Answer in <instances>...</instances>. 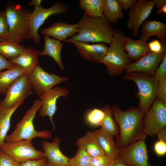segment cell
<instances>
[{"label":"cell","instance_id":"15","mask_svg":"<svg viewBox=\"0 0 166 166\" xmlns=\"http://www.w3.org/2000/svg\"><path fill=\"white\" fill-rule=\"evenodd\" d=\"M166 53V48L158 53L150 51L135 62H132L126 68L125 71L127 72H142L154 76Z\"/></svg>","mask_w":166,"mask_h":166},{"label":"cell","instance_id":"46","mask_svg":"<svg viewBox=\"0 0 166 166\" xmlns=\"http://www.w3.org/2000/svg\"><path fill=\"white\" fill-rule=\"evenodd\" d=\"M42 1L41 0H33L29 2L28 5L29 6L34 5L35 6H42L41 4Z\"/></svg>","mask_w":166,"mask_h":166},{"label":"cell","instance_id":"23","mask_svg":"<svg viewBox=\"0 0 166 166\" xmlns=\"http://www.w3.org/2000/svg\"><path fill=\"white\" fill-rule=\"evenodd\" d=\"M93 132L105 154L113 160L118 157L119 150L116 146L113 136L101 128L95 130Z\"/></svg>","mask_w":166,"mask_h":166},{"label":"cell","instance_id":"19","mask_svg":"<svg viewBox=\"0 0 166 166\" xmlns=\"http://www.w3.org/2000/svg\"><path fill=\"white\" fill-rule=\"evenodd\" d=\"M40 52L35 48L25 47L18 56L9 60L14 64L20 66L28 74L38 65Z\"/></svg>","mask_w":166,"mask_h":166},{"label":"cell","instance_id":"37","mask_svg":"<svg viewBox=\"0 0 166 166\" xmlns=\"http://www.w3.org/2000/svg\"><path fill=\"white\" fill-rule=\"evenodd\" d=\"M154 76L158 82L166 78V53L156 69Z\"/></svg>","mask_w":166,"mask_h":166},{"label":"cell","instance_id":"27","mask_svg":"<svg viewBox=\"0 0 166 166\" xmlns=\"http://www.w3.org/2000/svg\"><path fill=\"white\" fill-rule=\"evenodd\" d=\"M103 14L110 23L116 24L123 18L122 8L118 0H104Z\"/></svg>","mask_w":166,"mask_h":166},{"label":"cell","instance_id":"34","mask_svg":"<svg viewBox=\"0 0 166 166\" xmlns=\"http://www.w3.org/2000/svg\"><path fill=\"white\" fill-rule=\"evenodd\" d=\"M114 160L103 154L91 157L89 163L94 166H112Z\"/></svg>","mask_w":166,"mask_h":166},{"label":"cell","instance_id":"11","mask_svg":"<svg viewBox=\"0 0 166 166\" xmlns=\"http://www.w3.org/2000/svg\"><path fill=\"white\" fill-rule=\"evenodd\" d=\"M32 87L25 73L17 79L8 89L5 98L0 101V109L10 108L24 101L31 93Z\"/></svg>","mask_w":166,"mask_h":166},{"label":"cell","instance_id":"47","mask_svg":"<svg viewBox=\"0 0 166 166\" xmlns=\"http://www.w3.org/2000/svg\"><path fill=\"white\" fill-rule=\"evenodd\" d=\"M157 14H166V5L164 6L161 8L159 9L156 12Z\"/></svg>","mask_w":166,"mask_h":166},{"label":"cell","instance_id":"16","mask_svg":"<svg viewBox=\"0 0 166 166\" xmlns=\"http://www.w3.org/2000/svg\"><path fill=\"white\" fill-rule=\"evenodd\" d=\"M76 47L80 55L89 61L101 63L107 52L108 47L105 43H88L73 41L71 42Z\"/></svg>","mask_w":166,"mask_h":166},{"label":"cell","instance_id":"12","mask_svg":"<svg viewBox=\"0 0 166 166\" xmlns=\"http://www.w3.org/2000/svg\"><path fill=\"white\" fill-rule=\"evenodd\" d=\"M154 6L152 0H136L129 9L127 26L132 32L133 37L138 35L140 26L149 16Z\"/></svg>","mask_w":166,"mask_h":166},{"label":"cell","instance_id":"44","mask_svg":"<svg viewBox=\"0 0 166 166\" xmlns=\"http://www.w3.org/2000/svg\"><path fill=\"white\" fill-rule=\"evenodd\" d=\"M156 9H159L166 5V0H152Z\"/></svg>","mask_w":166,"mask_h":166},{"label":"cell","instance_id":"1","mask_svg":"<svg viewBox=\"0 0 166 166\" xmlns=\"http://www.w3.org/2000/svg\"><path fill=\"white\" fill-rule=\"evenodd\" d=\"M112 112L114 118L119 126V135L116 138V145L119 150L142 139L145 140L143 120L144 114L138 108L123 111L113 105Z\"/></svg>","mask_w":166,"mask_h":166},{"label":"cell","instance_id":"28","mask_svg":"<svg viewBox=\"0 0 166 166\" xmlns=\"http://www.w3.org/2000/svg\"><path fill=\"white\" fill-rule=\"evenodd\" d=\"M79 2L85 11L83 17L97 18L103 15L104 0H79Z\"/></svg>","mask_w":166,"mask_h":166},{"label":"cell","instance_id":"20","mask_svg":"<svg viewBox=\"0 0 166 166\" xmlns=\"http://www.w3.org/2000/svg\"><path fill=\"white\" fill-rule=\"evenodd\" d=\"M140 26V39L147 42L150 37L156 36L161 41L165 40L166 24L155 20H146Z\"/></svg>","mask_w":166,"mask_h":166},{"label":"cell","instance_id":"24","mask_svg":"<svg viewBox=\"0 0 166 166\" xmlns=\"http://www.w3.org/2000/svg\"><path fill=\"white\" fill-rule=\"evenodd\" d=\"M75 145L83 148L91 157L105 154L93 132H87L77 140Z\"/></svg>","mask_w":166,"mask_h":166},{"label":"cell","instance_id":"41","mask_svg":"<svg viewBox=\"0 0 166 166\" xmlns=\"http://www.w3.org/2000/svg\"><path fill=\"white\" fill-rule=\"evenodd\" d=\"M14 64L10 60L0 54V72L4 69H9L12 67Z\"/></svg>","mask_w":166,"mask_h":166},{"label":"cell","instance_id":"6","mask_svg":"<svg viewBox=\"0 0 166 166\" xmlns=\"http://www.w3.org/2000/svg\"><path fill=\"white\" fill-rule=\"evenodd\" d=\"M122 79L132 80L136 84L139 90L138 109L144 114L155 100L159 82L154 75L140 72H127Z\"/></svg>","mask_w":166,"mask_h":166},{"label":"cell","instance_id":"45","mask_svg":"<svg viewBox=\"0 0 166 166\" xmlns=\"http://www.w3.org/2000/svg\"><path fill=\"white\" fill-rule=\"evenodd\" d=\"M112 166H130L126 163L119 157L116 159Z\"/></svg>","mask_w":166,"mask_h":166},{"label":"cell","instance_id":"40","mask_svg":"<svg viewBox=\"0 0 166 166\" xmlns=\"http://www.w3.org/2000/svg\"><path fill=\"white\" fill-rule=\"evenodd\" d=\"M154 150L157 155L163 156L166 153V142L159 140L154 145Z\"/></svg>","mask_w":166,"mask_h":166},{"label":"cell","instance_id":"43","mask_svg":"<svg viewBox=\"0 0 166 166\" xmlns=\"http://www.w3.org/2000/svg\"><path fill=\"white\" fill-rule=\"evenodd\" d=\"M159 140L166 142V127L160 130L157 134Z\"/></svg>","mask_w":166,"mask_h":166},{"label":"cell","instance_id":"31","mask_svg":"<svg viewBox=\"0 0 166 166\" xmlns=\"http://www.w3.org/2000/svg\"><path fill=\"white\" fill-rule=\"evenodd\" d=\"M75 156L69 158V166H86L89 164L91 157L85 149L81 146H78Z\"/></svg>","mask_w":166,"mask_h":166},{"label":"cell","instance_id":"3","mask_svg":"<svg viewBox=\"0 0 166 166\" xmlns=\"http://www.w3.org/2000/svg\"><path fill=\"white\" fill-rule=\"evenodd\" d=\"M4 11L8 27L7 41L20 43L28 39L30 29V10L8 1Z\"/></svg>","mask_w":166,"mask_h":166},{"label":"cell","instance_id":"36","mask_svg":"<svg viewBox=\"0 0 166 166\" xmlns=\"http://www.w3.org/2000/svg\"><path fill=\"white\" fill-rule=\"evenodd\" d=\"M165 40L160 41L154 40L148 43V46L150 52L158 53H161L166 48Z\"/></svg>","mask_w":166,"mask_h":166},{"label":"cell","instance_id":"39","mask_svg":"<svg viewBox=\"0 0 166 166\" xmlns=\"http://www.w3.org/2000/svg\"><path fill=\"white\" fill-rule=\"evenodd\" d=\"M47 162V158L45 157L38 160H27L21 164V166H45Z\"/></svg>","mask_w":166,"mask_h":166},{"label":"cell","instance_id":"5","mask_svg":"<svg viewBox=\"0 0 166 166\" xmlns=\"http://www.w3.org/2000/svg\"><path fill=\"white\" fill-rule=\"evenodd\" d=\"M41 105L40 99H36L34 101L31 107L16 124L14 130L11 134L6 136L5 142H11L22 140H31L36 137L45 139L51 138L52 133L50 132L47 130L38 131L34 126V118Z\"/></svg>","mask_w":166,"mask_h":166},{"label":"cell","instance_id":"13","mask_svg":"<svg viewBox=\"0 0 166 166\" xmlns=\"http://www.w3.org/2000/svg\"><path fill=\"white\" fill-rule=\"evenodd\" d=\"M118 157L130 166H150L145 140H139L119 150Z\"/></svg>","mask_w":166,"mask_h":166},{"label":"cell","instance_id":"14","mask_svg":"<svg viewBox=\"0 0 166 166\" xmlns=\"http://www.w3.org/2000/svg\"><path fill=\"white\" fill-rule=\"evenodd\" d=\"M69 92L65 88L58 86L52 89L46 93L39 98L42 102V105L39 110L41 116H47L51 122L53 130L55 129L53 117L57 110L56 103L58 98L63 96L65 98Z\"/></svg>","mask_w":166,"mask_h":166},{"label":"cell","instance_id":"4","mask_svg":"<svg viewBox=\"0 0 166 166\" xmlns=\"http://www.w3.org/2000/svg\"><path fill=\"white\" fill-rule=\"evenodd\" d=\"M124 36L121 30L114 29L112 42L106 54L101 62L106 65L108 73L112 77L122 74L132 62L123 48Z\"/></svg>","mask_w":166,"mask_h":166},{"label":"cell","instance_id":"26","mask_svg":"<svg viewBox=\"0 0 166 166\" xmlns=\"http://www.w3.org/2000/svg\"><path fill=\"white\" fill-rule=\"evenodd\" d=\"M24 101H21L13 106L8 108L0 109V148L5 142L9 131L11 117L16 110L21 105Z\"/></svg>","mask_w":166,"mask_h":166},{"label":"cell","instance_id":"50","mask_svg":"<svg viewBox=\"0 0 166 166\" xmlns=\"http://www.w3.org/2000/svg\"><path fill=\"white\" fill-rule=\"evenodd\" d=\"M0 94H1L0 93Z\"/></svg>","mask_w":166,"mask_h":166},{"label":"cell","instance_id":"42","mask_svg":"<svg viewBox=\"0 0 166 166\" xmlns=\"http://www.w3.org/2000/svg\"><path fill=\"white\" fill-rule=\"evenodd\" d=\"M136 0H118L122 9L127 10L132 7Z\"/></svg>","mask_w":166,"mask_h":166},{"label":"cell","instance_id":"18","mask_svg":"<svg viewBox=\"0 0 166 166\" xmlns=\"http://www.w3.org/2000/svg\"><path fill=\"white\" fill-rule=\"evenodd\" d=\"M78 31L77 23L71 24L58 22L53 23L51 26L42 29L41 33L61 42L64 41L69 37L74 36Z\"/></svg>","mask_w":166,"mask_h":166},{"label":"cell","instance_id":"22","mask_svg":"<svg viewBox=\"0 0 166 166\" xmlns=\"http://www.w3.org/2000/svg\"><path fill=\"white\" fill-rule=\"evenodd\" d=\"M44 36L45 45L42 51L40 52V56L47 55L52 57L57 63L61 70L65 69L61 57V52L64 43L57 39Z\"/></svg>","mask_w":166,"mask_h":166},{"label":"cell","instance_id":"35","mask_svg":"<svg viewBox=\"0 0 166 166\" xmlns=\"http://www.w3.org/2000/svg\"><path fill=\"white\" fill-rule=\"evenodd\" d=\"M0 166H21L20 163L0 150Z\"/></svg>","mask_w":166,"mask_h":166},{"label":"cell","instance_id":"33","mask_svg":"<svg viewBox=\"0 0 166 166\" xmlns=\"http://www.w3.org/2000/svg\"><path fill=\"white\" fill-rule=\"evenodd\" d=\"M8 27L5 11L0 10V42L7 41Z\"/></svg>","mask_w":166,"mask_h":166},{"label":"cell","instance_id":"30","mask_svg":"<svg viewBox=\"0 0 166 166\" xmlns=\"http://www.w3.org/2000/svg\"><path fill=\"white\" fill-rule=\"evenodd\" d=\"M25 47L20 43L11 41L0 42V54L10 60L18 56Z\"/></svg>","mask_w":166,"mask_h":166},{"label":"cell","instance_id":"9","mask_svg":"<svg viewBox=\"0 0 166 166\" xmlns=\"http://www.w3.org/2000/svg\"><path fill=\"white\" fill-rule=\"evenodd\" d=\"M32 89L39 98L46 93L54 86L68 81L69 78L49 73L38 65L28 74Z\"/></svg>","mask_w":166,"mask_h":166},{"label":"cell","instance_id":"49","mask_svg":"<svg viewBox=\"0 0 166 166\" xmlns=\"http://www.w3.org/2000/svg\"><path fill=\"white\" fill-rule=\"evenodd\" d=\"M86 166H94L89 163Z\"/></svg>","mask_w":166,"mask_h":166},{"label":"cell","instance_id":"8","mask_svg":"<svg viewBox=\"0 0 166 166\" xmlns=\"http://www.w3.org/2000/svg\"><path fill=\"white\" fill-rule=\"evenodd\" d=\"M68 10L67 5L58 1L49 8H45L42 6H35L30 15V29L28 39H32L35 43H39L40 38L38 30L45 20L52 15L66 14Z\"/></svg>","mask_w":166,"mask_h":166},{"label":"cell","instance_id":"10","mask_svg":"<svg viewBox=\"0 0 166 166\" xmlns=\"http://www.w3.org/2000/svg\"><path fill=\"white\" fill-rule=\"evenodd\" d=\"M0 150L20 163L45 157L43 152L36 149L33 146L31 140H27L11 142H5Z\"/></svg>","mask_w":166,"mask_h":166},{"label":"cell","instance_id":"38","mask_svg":"<svg viewBox=\"0 0 166 166\" xmlns=\"http://www.w3.org/2000/svg\"><path fill=\"white\" fill-rule=\"evenodd\" d=\"M156 97L166 104V78L159 82Z\"/></svg>","mask_w":166,"mask_h":166},{"label":"cell","instance_id":"7","mask_svg":"<svg viewBox=\"0 0 166 166\" xmlns=\"http://www.w3.org/2000/svg\"><path fill=\"white\" fill-rule=\"evenodd\" d=\"M144 133L146 138H153L166 125V104L157 98L144 113L143 120Z\"/></svg>","mask_w":166,"mask_h":166},{"label":"cell","instance_id":"25","mask_svg":"<svg viewBox=\"0 0 166 166\" xmlns=\"http://www.w3.org/2000/svg\"><path fill=\"white\" fill-rule=\"evenodd\" d=\"M26 73L19 65L14 64L7 70L0 72V93L6 94L13 83L18 78Z\"/></svg>","mask_w":166,"mask_h":166},{"label":"cell","instance_id":"29","mask_svg":"<svg viewBox=\"0 0 166 166\" xmlns=\"http://www.w3.org/2000/svg\"><path fill=\"white\" fill-rule=\"evenodd\" d=\"M105 113L104 118L100 125L101 129L117 138L119 134V128L113 117L111 108L108 105L102 109Z\"/></svg>","mask_w":166,"mask_h":166},{"label":"cell","instance_id":"21","mask_svg":"<svg viewBox=\"0 0 166 166\" xmlns=\"http://www.w3.org/2000/svg\"><path fill=\"white\" fill-rule=\"evenodd\" d=\"M123 46L130 58L135 61L150 52L148 43L146 41L140 39L134 40L125 36L123 38Z\"/></svg>","mask_w":166,"mask_h":166},{"label":"cell","instance_id":"48","mask_svg":"<svg viewBox=\"0 0 166 166\" xmlns=\"http://www.w3.org/2000/svg\"><path fill=\"white\" fill-rule=\"evenodd\" d=\"M45 166H53L48 162H47Z\"/></svg>","mask_w":166,"mask_h":166},{"label":"cell","instance_id":"32","mask_svg":"<svg viewBox=\"0 0 166 166\" xmlns=\"http://www.w3.org/2000/svg\"><path fill=\"white\" fill-rule=\"evenodd\" d=\"M105 116L102 109L94 108L87 114L86 119L87 122L93 125L100 126Z\"/></svg>","mask_w":166,"mask_h":166},{"label":"cell","instance_id":"17","mask_svg":"<svg viewBox=\"0 0 166 166\" xmlns=\"http://www.w3.org/2000/svg\"><path fill=\"white\" fill-rule=\"evenodd\" d=\"M61 141L59 137L55 136L51 142L46 140L42 141V147L45 157L53 166H69V158L63 154L60 150Z\"/></svg>","mask_w":166,"mask_h":166},{"label":"cell","instance_id":"2","mask_svg":"<svg viewBox=\"0 0 166 166\" xmlns=\"http://www.w3.org/2000/svg\"><path fill=\"white\" fill-rule=\"evenodd\" d=\"M77 24L78 32L64 42L111 43L114 29L103 14L97 18L83 17Z\"/></svg>","mask_w":166,"mask_h":166}]
</instances>
